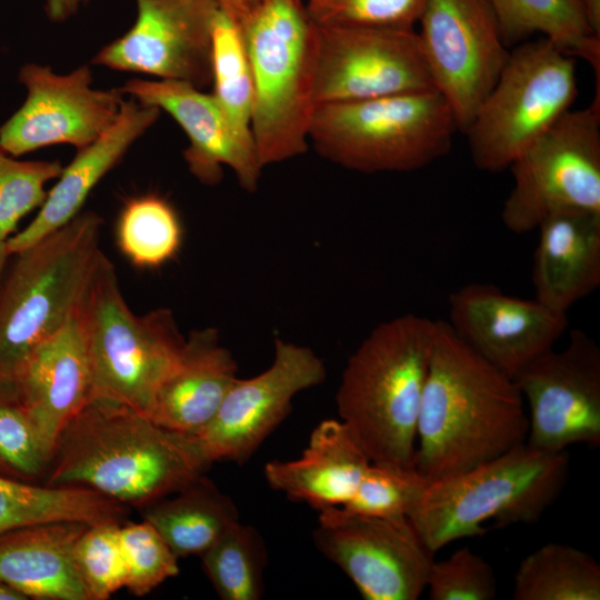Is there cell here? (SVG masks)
Here are the masks:
<instances>
[{
    "label": "cell",
    "instance_id": "cell-44",
    "mask_svg": "<svg viewBox=\"0 0 600 600\" xmlns=\"http://www.w3.org/2000/svg\"><path fill=\"white\" fill-rule=\"evenodd\" d=\"M308 10L318 9L320 7H323L326 4H329L336 0H301Z\"/></svg>",
    "mask_w": 600,
    "mask_h": 600
},
{
    "label": "cell",
    "instance_id": "cell-30",
    "mask_svg": "<svg viewBox=\"0 0 600 600\" xmlns=\"http://www.w3.org/2000/svg\"><path fill=\"white\" fill-rule=\"evenodd\" d=\"M211 47V93L237 134L254 147L253 81L243 34L239 20L219 2L212 16Z\"/></svg>",
    "mask_w": 600,
    "mask_h": 600
},
{
    "label": "cell",
    "instance_id": "cell-27",
    "mask_svg": "<svg viewBox=\"0 0 600 600\" xmlns=\"http://www.w3.org/2000/svg\"><path fill=\"white\" fill-rule=\"evenodd\" d=\"M129 507L78 486H48L0 476V533L28 526L73 521L123 523Z\"/></svg>",
    "mask_w": 600,
    "mask_h": 600
},
{
    "label": "cell",
    "instance_id": "cell-9",
    "mask_svg": "<svg viewBox=\"0 0 600 600\" xmlns=\"http://www.w3.org/2000/svg\"><path fill=\"white\" fill-rule=\"evenodd\" d=\"M577 93L573 57L546 38L521 43L464 131L474 166L509 168L570 110Z\"/></svg>",
    "mask_w": 600,
    "mask_h": 600
},
{
    "label": "cell",
    "instance_id": "cell-18",
    "mask_svg": "<svg viewBox=\"0 0 600 600\" xmlns=\"http://www.w3.org/2000/svg\"><path fill=\"white\" fill-rule=\"evenodd\" d=\"M448 302L447 322L458 338L512 379L552 349L568 328L566 313L534 298L506 294L490 283H468Z\"/></svg>",
    "mask_w": 600,
    "mask_h": 600
},
{
    "label": "cell",
    "instance_id": "cell-46",
    "mask_svg": "<svg viewBox=\"0 0 600 600\" xmlns=\"http://www.w3.org/2000/svg\"><path fill=\"white\" fill-rule=\"evenodd\" d=\"M1 282V281H0Z\"/></svg>",
    "mask_w": 600,
    "mask_h": 600
},
{
    "label": "cell",
    "instance_id": "cell-21",
    "mask_svg": "<svg viewBox=\"0 0 600 600\" xmlns=\"http://www.w3.org/2000/svg\"><path fill=\"white\" fill-rule=\"evenodd\" d=\"M156 107L122 101L113 124L91 144L80 149L63 168L33 220L7 241L14 256L74 219L98 182L120 161L129 147L158 119Z\"/></svg>",
    "mask_w": 600,
    "mask_h": 600
},
{
    "label": "cell",
    "instance_id": "cell-15",
    "mask_svg": "<svg viewBox=\"0 0 600 600\" xmlns=\"http://www.w3.org/2000/svg\"><path fill=\"white\" fill-rule=\"evenodd\" d=\"M19 80L27 98L0 127V148L16 158L58 143L78 150L91 144L117 120L123 101L118 89H93L88 66L57 74L50 67L27 63Z\"/></svg>",
    "mask_w": 600,
    "mask_h": 600
},
{
    "label": "cell",
    "instance_id": "cell-41",
    "mask_svg": "<svg viewBox=\"0 0 600 600\" xmlns=\"http://www.w3.org/2000/svg\"><path fill=\"white\" fill-rule=\"evenodd\" d=\"M260 0H218L238 20L246 16Z\"/></svg>",
    "mask_w": 600,
    "mask_h": 600
},
{
    "label": "cell",
    "instance_id": "cell-34",
    "mask_svg": "<svg viewBox=\"0 0 600 600\" xmlns=\"http://www.w3.org/2000/svg\"><path fill=\"white\" fill-rule=\"evenodd\" d=\"M51 454L12 391L0 389V476L37 483L46 479Z\"/></svg>",
    "mask_w": 600,
    "mask_h": 600
},
{
    "label": "cell",
    "instance_id": "cell-23",
    "mask_svg": "<svg viewBox=\"0 0 600 600\" xmlns=\"http://www.w3.org/2000/svg\"><path fill=\"white\" fill-rule=\"evenodd\" d=\"M537 229L534 299L567 314L600 284V212L559 210L546 217Z\"/></svg>",
    "mask_w": 600,
    "mask_h": 600
},
{
    "label": "cell",
    "instance_id": "cell-40",
    "mask_svg": "<svg viewBox=\"0 0 600 600\" xmlns=\"http://www.w3.org/2000/svg\"><path fill=\"white\" fill-rule=\"evenodd\" d=\"M89 0H44V9L53 22H62L73 16Z\"/></svg>",
    "mask_w": 600,
    "mask_h": 600
},
{
    "label": "cell",
    "instance_id": "cell-42",
    "mask_svg": "<svg viewBox=\"0 0 600 600\" xmlns=\"http://www.w3.org/2000/svg\"><path fill=\"white\" fill-rule=\"evenodd\" d=\"M581 2L592 29L600 36V0H581Z\"/></svg>",
    "mask_w": 600,
    "mask_h": 600
},
{
    "label": "cell",
    "instance_id": "cell-24",
    "mask_svg": "<svg viewBox=\"0 0 600 600\" xmlns=\"http://www.w3.org/2000/svg\"><path fill=\"white\" fill-rule=\"evenodd\" d=\"M370 463L346 424L327 419L312 430L300 458L269 461L263 473L272 489L321 511L347 503Z\"/></svg>",
    "mask_w": 600,
    "mask_h": 600
},
{
    "label": "cell",
    "instance_id": "cell-29",
    "mask_svg": "<svg viewBox=\"0 0 600 600\" xmlns=\"http://www.w3.org/2000/svg\"><path fill=\"white\" fill-rule=\"evenodd\" d=\"M512 599L599 600L600 566L588 552L549 542L521 560Z\"/></svg>",
    "mask_w": 600,
    "mask_h": 600
},
{
    "label": "cell",
    "instance_id": "cell-1",
    "mask_svg": "<svg viewBox=\"0 0 600 600\" xmlns=\"http://www.w3.org/2000/svg\"><path fill=\"white\" fill-rule=\"evenodd\" d=\"M529 419L516 383L436 320L417 424L414 469L429 482L526 442Z\"/></svg>",
    "mask_w": 600,
    "mask_h": 600
},
{
    "label": "cell",
    "instance_id": "cell-7",
    "mask_svg": "<svg viewBox=\"0 0 600 600\" xmlns=\"http://www.w3.org/2000/svg\"><path fill=\"white\" fill-rule=\"evenodd\" d=\"M92 378V399L149 417L157 390L186 338L169 309L138 316L127 304L112 262L101 251L78 307Z\"/></svg>",
    "mask_w": 600,
    "mask_h": 600
},
{
    "label": "cell",
    "instance_id": "cell-36",
    "mask_svg": "<svg viewBox=\"0 0 600 600\" xmlns=\"http://www.w3.org/2000/svg\"><path fill=\"white\" fill-rule=\"evenodd\" d=\"M121 524L101 522L88 526L76 542V567L91 600H107L126 586Z\"/></svg>",
    "mask_w": 600,
    "mask_h": 600
},
{
    "label": "cell",
    "instance_id": "cell-35",
    "mask_svg": "<svg viewBox=\"0 0 600 600\" xmlns=\"http://www.w3.org/2000/svg\"><path fill=\"white\" fill-rule=\"evenodd\" d=\"M58 161H21L0 148V247L16 231L19 221L40 207L46 184L62 171Z\"/></svg>",
    "mask_w": 600,
    "mask_h": 600
},
{
    "label": "cell",
    "instance_id": "cell-17",
    "mask_svg": "<svg viewBox=\"0 0 600 600\" xmlns=\"http://www.w3.org/2000/svg\"><path fill=\"white\" fill-rule=\"evenodd\" d=\"M137 19L93 64L202 89L211 83V22L218 0H134Z\"/></svg>",
    "mask_w": 600,
    "mask_h": 600
},
{
    "label": "cell",
    "instance_id": "cell-37",
    "mask_svg": "<svg viewBox=\"0 0 600 600\" xmlns=\"http://www.w3.org/2000/svg\"><path fill=\"white\" fill-rule=\"evenodd\" d=\"M127 579L132 594L143 597L169 578L179 573L178 557L147 521L122 523L120 527Z\"/></svg>",
    "mask_w": 600,
    "mask_h": 600
},
{
    "label": "cell",
    "instance_id": "cell-28",
    "mask_svg": "<svg viewBox=\"0 0 600 600\" xmlns=\"http://www.w3.org/2000/svg\"><path fill=\"white\" fill-rule=\"evenodd\" d=\"M508 47L542 33L561 51L586 60L600 82V36L581 0H488Z\"/></svg>",
    "mask_w": 600,
    "mask_h": 600
},
{
    "label": "cell",
    "instance_id": "cell-31",
    "mask_svg": "<svg viewBox=\"0 0 600 600\" xmlns=\"http://www.w3.org/2000/svg\"><path fill=\"white\" fill-rule=\"evenodd\" d=\"M204 573L223 600H259L268 554L256 528L237 521L201 556Z\"/></svg>",
    "mask_w": 600,
    "mask_h": 600
},
{
    "label": "cell",
    "instance_id": "cell-38",
    "mask_svg": "<svg viewBox=\"0 0 600 600\" xmlns=\"http://www.w3.org/2000/svg\"><path fill=\"white\" fill-rule=\"evenodd\" d=\"M426 588L431 600H492L497 596L492 567L468 547L434 560Z\"/></svg>",
    "mask_w": 600,
    "mask_h": 600
},
{
    "label": "cell",
    "instance_id": "cell-32",
    "mask_svg": "<svg viewBox=\"0 0 600 600\" xmlns=\"http://www.w3.org/2000/svg\"><path fill=\"white\" fill-rule=\"evenodd\" d=\"M117 240L121 252L136 266L156 268L171 260L182 241V227L172 206L148 194L134 198L122 209Z\"/></svg>",
    "mask_w": 600,
    "mask_h": 600
},
{
    "label": "cell",
    "instance_id": "cell-6",
    "mask_svg": "<svg viewBox=\"0 0 600 600\" xmlns=\"http://www.w3.org/2000/svg\"><path fill=\"white\" fill-rule=\"evenodd\" d=\"M102 223L96 212H80L14 254L0 282V389L12 391L31 351L77 311L101 253Z\"/></svg>",
    "mask_w": 600,
    "mask_h": 600
},
{
    "label": "cell",
    "instance_id": "cell-33",
    "mask_svg": "<svg viewBox=\"0 0 600 600\" xmlns=\"http://www.w3.org/2000/svg\"><path fill=\"white\" fill-rule=\"evenodd\" d=\"M429 483L416 469L371 462L354 493L341 508L357 516L408 518Z\"/></svg>",
    "mask_w": 600,
    "mask_h": 600
},
{
    "label": "cell",
    "instance_id": "cell-12",
    "mask_svg": "<svg viewBox=\"0 0 600 600\" xmlns=\"http://www.w3.org/2000/svg\"><path fill=\"white\" fill-rule=\"evenodd\" d=\"M314 543L366 600H417L427 587L432 552L408 518L319 511Z\"/></svg>",
    "mask_w": 600,
    "mask_h": 600
},
{
    "label": "cell",
    "instance_id": "cell-5",
    "mask_svg": "<svg viewBox=\"0 0 600 600\" xmlns=\"http://www.w3.org/2000/svg\"><path fill=\"white\" fill-rule=\"evenodd\" d=\"M239 22L253 81L251 134L264 168L308 149L317 28L301 0H260Z\"/></svg>",
    "mask_w": 600,
    "mask_h": 600
},
{
    "label": "cell",
    "instance_id": "cell-13",
    "mask_svg": "<svg viewBox=\"0 0 600 600\" xmlns=\"http://www.w3.org/2000/svg\"><path fill=\"white\" fill-rule=\"evenodd\" d=\"M316 28V106L436 90L414 30Z\"/></svg>",
    "mask_w": 600,
    "mask_h": 600
},
{
    "label": "cell",
    "instance_id": "cell-11",
    "mask_svg": "<svg viewBox=\"0 0 600 600\" xmlns=\"http://www.w3.org/2000/svg\"><path fill=\"white\" fill-rule=\"evenodd\" d=\"M419 22L428 73L464 132L510 53L494 13L488 0H429Z\"/></svg>",
    "mask_w": 600,
    "mask_h": 600
},
{
    "label": "cell",
    "instance_id": "cell-20",
    "mask_svg": "<svg viewBox=\"0 0 600 600\" xmlns=\"http://www.w3.org/2000/svg\"><path fill=\"white\" fill-rule=\"evenodd\" d=\"M12 391L52 458L64 426L92 399L90 359L78 308L62 328L31 351Z\"/></svg>",
    "mask_w": 600,
    "mask_h": 600
},
{
    "label": "cell",
    "instance_id": "cell-45",
    "mask_svg": "<svg viewBox=\"0 0 600 600\" xmlns=\"http://www.w3.org/2000/svg\"><path fill=\"white\" fill-rule=\"evenodd\" d=\"M9 257L7 248L0 247V281L4 274V268Z\"/></svg>",
    "mask_w": 600,
    "mask_h": 600
},
{
    "label": "cell",
    "instance_id": "cell-16",
    "mask_svg": "<svg viewBox=\"0 0 600 600\" xmlns=\"http://www.w3.org/2000/svg\"><path fill=\"white\" fill-rule=\"evenodd\" d=\"M326 378L322 360L308 347L274 341L269 368L234 382L210 423L194 436L211 462L248 461L284 420L293 398Z\"/></svg>",
    "mask_w": 600,
    "mask_h": 600
},
{
    "label": "cell",
    "instance_id": "cell-10",
    "mask_svg": "<svg viewBox=\"0 0 600 600\" xmlns=\"http://www.w3.org/2000/svg\"><path fill=\"white\" fill-rule=\"evenodd\" d=\"M509 168L513 187L501 220L513 233L563 209L600 212V92L588 107L567 111Z\"/></svg>",
    "mask_w": 600,
    "mask_h": 600
},
{
    "label": "cell",
    "instance_id": "cell-26",
    "mask_svg": "<svg viewBox=\"0 0 600 600\" xmlns=\"http://www.w3.org/2000/svg\"><path fill=\"white\" fill-rule=\"evenodd\" d=\"M140 510L178 558L200 557L239 521L233 500L204 474Z\"/></svg>",
    "mask_w": 600,
    "mask_h": 600
},
{
    "label": "cell",
    "instance_id": "cell-19",
    "mask_svg": "<svg viewBox=\"0 0 600 600\" xmlns=\"http://www.w3.org/2000/svg\"><path fill=\"white\" fill-rule=\"evenodd\" d=\"M118 90L168 112L179 123L189 139L184 160L200 182L219 183L223 167H229L244 190L256 191L263 168L254 147L237 134L212 93L187 82L143 79L129 80Z\"/></svg>",
    "mask_w": 600,
    "mask_h": 600
},
{
    "label": "cell",
    "instance_id": "cell-14",
    "mask_svg": "<svg viewBox=\"0 0 600 600\" xmlns=\"http://www.w3.org/2000/svg\"><path fill=\"white\" fill-rule=\"evenodd\" d=\"M529 407L526 442L547 451L600 444V349L573 329L561 350L553 348L513 379Z\"/></svg>",
    "mask_w": 600,
    "mask_h": 600
},
{
    "label": "cell",
    "instance_id": "cell-22",
    "mask_svg": "<svg viewBox=\"0 0 600 600\" xmlns=\"http://www.w3.org/2000/svg\"><path fill=\"white\" fill-rule=\"evenodd\" d=\"M238 364L216 328L193 330L160 384L149 413L156 423L197 436L213 419L238 380Z\"/></svg>",
    "mask_w": 600,
    "mask_h": 600
},
{
    "label": "cell",
    "instance_id": "cell-43",
    "mask_svg": "<svg viewBox=\"0 0 600 600\" xmlns=\"http://www.w3.org/2000/svg\"><path fill=\"white\" fill-rule=\"evenodd\" d=\"M0 600H27V598L10 586L0 581Z\"/></svg>",
    "mask_w": 600,
    "mask_h": 600
},
{
    "label": "cell",
    "instance_id": "cell-3",
    "mask_svg": "<svg viewBox=\"0 0 600 600\" xmlns=\"http://www.w3.org/2000/svg\"><path fill=\"white\" fill-rule=\"evenodd\" d=\"M436 321L407 313L378 324L349 358L340 420L372 463L414 469L417 424Z\"/></svg>",
    "mask_w": 600,
    "mask_h": 600
},
{
    "label": "cell",
    "instance_id": "cell-2",
    "mask_svg": "<svg viewBox=\"0 0 600 600\" xmlns=\"http://www.w3.org/2000/svg\"><path fill=\"white\" fill-rule=\"evenodd\" d=\"M211 464L194 436L94 398L60 432L43 484L84 487L141 509L204 474Z\"/></svg>",
    "mask_w": 600,
    "mask_h": 600
},
{
    "label": "cell",
    "instance_id": "cell-25",
    "mask_svg": "<svg viewBox=\"0 0 600 600\" xmlns=\"http://www.w3.org/2000/svg\"><path fill=\"white\" fill-rule=\"evenodd\" d=\"M87 523L61 521L0 533V581L27 599L91 600L73 550Z\"/></svg>",
    "mask_w": 600,
    "mask_h": 600
},
{
    "label": "cell",
    "instance_id": "cell-8",
    "mask_svg": "<svg viewBox=\"0 0 600 600\" xmlns=\"http://www.w3.org/2000/svg\"><path fill=\"white\" fill-rule=\"evenodd\" d=\"M458 126L437 90L318 104L309 141L343 168L412 171L446 156Z\"/></svg>",
    "mask_w": 600,
    "mask_h": 600
},
{
    "label": "cell",
    "instance_id": "cell-4",
    "mask_svg": "<svg viewBox=\"0 0 600 600\" xmlns=\"http://www.w3.org/2000/svg\"><path fill=\"white\" fill-rule=\"evenodd\" d=\"M564 451L520 443L462 473L430 482L408 514L432 552L492 528L537 522L569 474Z\"/></svg>",
    "mask_w": 600,
    "mask_h": 600
},
{
    "label": "cell",
    "instance_id": "cell-39",
    "mask_svg": "<svg viewBox=\"0 0 600 600\" xmlns=\"http://www.w3.org/2000/svg\"><path fill=\"white\" fill-rule=\"evenodd\" d=\"M429 0H336L308 10L317 24L413 30Z\"/></svg>",
    "mask_w": 600,
    "mask_h": 600
}]
</instances>
